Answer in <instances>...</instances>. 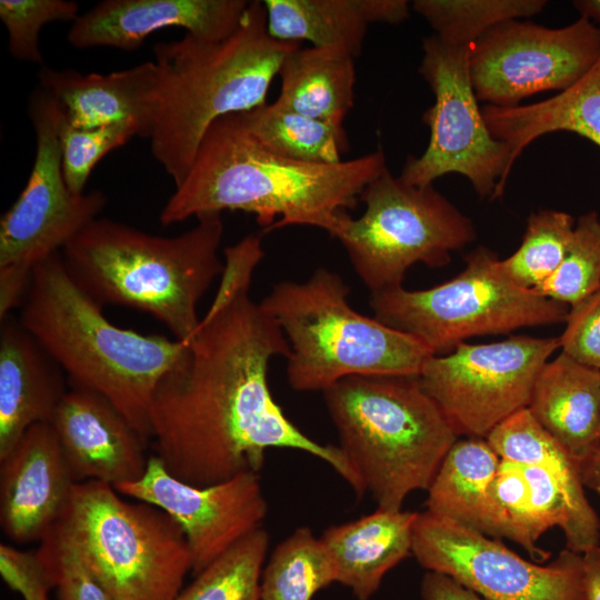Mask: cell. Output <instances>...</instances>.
Returning a JSON list of instances; mask_svg holds the SVG:
<instances>
[{
  "mask_svg": "<svg viewBox=\"0 0 600 600\" xmlns=\"http://www.w3.org/2000/svg\"><path fill=\"white\" fill-rule=\"evenodd\" d=\"M223 254L216 296L153 394L154 456L177 479L206 487L258 473L268 449H294L328 463L362 497V481L341 449L303 433L271 394L269 362L287 358L290 346L277 321L250 297L264 257L262 234H247Z\"/></svg>",
  "mask_w": 600,
  "mask_h": 600,
  "instance_id": "obj_1",
  "label": "cell"
},
{
  "mask_svg": "<svg viewBox=\"0 0 600 600\" xmlns=\"http://www.w3.org/2000/svg\"><path fill=\"white\" fill-rule=\"evenodd\" d=\"M386 169L381 150L328 164L282 158L262 148L232 113L209 128L159 220L170 226L231 210L254 214L264 231L289 226L327 231Z\"/></svg>",
  "mask_w": 600,
  "mask_h": 600,
  "instance_id": "obj_2",
  "label": "cell"
},
{
  "mask_svg": "<svg viewBox=\"0 0 600 600\" xmlns=\"http://www.w3.org/2000/svg\"><path fill=\"white\" fill-rule=\"evenodd\" d=\"M18 321L71 386L104 397L147 444L151 441L153 394L182 357L186 341L111 323L71 278L61 251L33 268Z\"/></svg>",
  "mask_w": 600,
  "mask_h": 600,
  "instance_id": "obj_3",
  "label": "cell"
},
{
  "mask_svg": "<svg viewBox=\"0 0 600 600\" xmlns=\"http://www.w3.org/2000/svg\"><path fill=\"white\" fill-rule=\"evenodd\" d=\"M299 47L270 36L262 1H250L238 28L222 40L186 33L153 46L159 82L151 152L174 187L212 123L264 104L281 63Z\"/></svg>",
  "mask_w": 600,
  "mask_h": 600,
  "instance_id": "obj_4",
  "label": "cell"
},
{
  "mask_svg": "<svg viewBox=\"0 0 600 600\" xmlns=\"http://www.w3.org/2000/svg\"><path fill=\"white\" fill-rule=\"evenodd\" d=\"M173 237L151 234L97 218L61 250L74 282L98 304H117L150 314L174 339L187 341L199 324L198 304L224 261L221 213L197 218Z\"/></svg>",
  "mask_w": 600,
  "mask_h": 600,
  "instance_id": "obj_5",
  "label": "cell"
},
{
  "mask_svg": "<svg viewBox=\"0 0 600 600\" xmlns=\"http://www.w3.org/2000/svg\"><path fill=\"white\" fill-rule=\"evenodd\" d=\"M322 393L338 447L381 509L428 490L460 437L419 376H351Z\"/></svg>",
  "mask_w": 600,
  "mask_h": 600,
  "instance_id": "obj_6",
  "label": "cell"
},
{
  "mask_svg": "<svg viewBox=\"0 0 600 600\" xmlns=\"http://www.w3.org/2000/svg\"><path fill=\"white\" fill-rule=\"evenodd\" d=\"M350 288L326 268L302 282L281 281L260 301L283 331L287 380L323 392L351 376H419L434 353L420 339L357 312Z\"/></svg>",
  "mask_w": 600,
  "mask_h": 600,
  "instance_id": "obj_7",
  "label": "cell"
},
{
  "mask_svg": "<svg viewBox=\"0 0 600 600\" xmlns=\"http://www.w3.org/2000/svg\"><path fill=\"white\" fill-rule=\"evenodd\" d=\"M57 524L113 600H174L191 572L180 526L110 484L76 483Z\"/></svg>",
  "mask_w": 600,
  "mask_h": 600,
  "instance_id": "obj_8",
  "label": "cell"
},
{
  "mask_svg": "<svg viewBox=\"0 0 600 600\" xmlns=\"http://www.w3.org/2000/svg\"><path fill=\"white\" fill-rule=\"evenodd\" d=\"M359 218L341 212L327 232L340 241L371 293L402 286L410 267L448 264L451 252L476 240L472 220L432 184L417 187L388 168L361 192Z\"/></svg>",
  "mask_w": 600,
  "mask_h": 600,
  "instance_id": "obj_9",
  "label": "cell"
},
{
  "mask_svg": "<svg viewBox=\"0 0 600 600\" xmlns=\"http://www.w3.org/2000/svg\"><path fill=\"white\" fill-rule=\"evenodd\" d=\"M464 261L459 274L436 287L371 293L374 318L420 339L434 354L472 337L566 321L569 306L513 283L492 250L478 247Z\"/></svg>",
  "mask_w": 600,
  "mask_h": 600,
  "instance_id": "obj_10",
  "label": "cell"
},
{
  "mask_svg": "<svg viewBox=\"0 0 600 600\" xmlns=\"http://www.w3.org/2000/svg\"><path fill=\"white\" fill-rule=\"evenodd\" d=\"M36 156L20 196L0 221V319L20 308L33 268L61 251L107 203L100 190L72 193L62 174L58 139L60 108L37 87L29 100Z\"/></svg>",
  "mask_w": 600,
  "mask_h": 600,
  "instance_id": "obj_11",
  "label": "cell"
},
{
  "mask_svg": "<svg viewBox=\"0 0 600 600\" xmlns=\"http://www.w3.org/2000/svg\"><path fill=\"white\" fill-rule=\"evenodd\" d=\"M471 47H457L437 36L422 40L419 72L434 94L422 121L430 128L427 149L408 156L399 179L423 187L448 173L464 176L476 192L497 199L513 167L510 147L489 131L469 72Z\"/></svg>",
  "mask_w": 600,
  "mask_h": 600,
  "instance_id": "obj_12",
  "label": "cell"
},
{
  "mask_svg": "<svg viewBox=\"0 0 600 600\" xmlns=\"http://www.w3.org/2000/svg\"><path fill=\"white\" fill-rule=\"evenodd\" d=\"M557 349L558 337L462 342L448 354L431 356L419 380L459 436L486 438L529 406L537 377Z\"/></svg>",
  "mask_w": 600,
  "mask_h": 600,
  "instance_id": "obj_13",
  "label": "cell"
},
{
  "mask_svg": "<svg viewBox=\"0 0 600 600\" xmlns=\"http://www.w3.org/2000/svg\"><path fill=\"white\" fill-rule=\"evenodd\" d=\"M412 556L487 600H582L583 557L562 550L547 566L528 561L498 539L429 511L418 512Z\"/></svg>",
  "mask_w": 600,
  "mask_h": 600,
  "instance_id": "obj_14",
  "label": "cell"
},
{
  "mask_svg": "<svg viewBox=\"0 0 600 600\" xmlns=\"http://www.w3.org/2000/svg\"><path fill=\"white\" fill-rule=\"evenodd\" d=\"M599 59L600 28L586 18L558 29L517 19L471 46L469 72L478 100L512 108L538 92L569 89Z\"/></svg>",
  "mask_w": 600,
  "mask_h": 600,
  "instance_id": "obj_15",
  "label": "cell"
},
{
  "mask_svg": "<svg viewBox=\"0 0 600 600\" xmlns=\"http://www.w3.org/2000/svg\"><path fill=\"white\" fill-rule=\"evenodd\" d=\"M113 488L120 494L160 508L180 526L189 546L193 577L262 528L268 513L258 473L244 472L198 487L170 474L154 454L149 456L140 479Z\"/></svg>",
  "mask_w": 600,
  "mask_h": 600,
  "instance_id": "obj_16",
  "label": "cell"
},
{
  "mask_svg": "<svg viewBox=\"0 0 600 600\" xmlns=\"http://www.w3.org/2000/svg\"><path fill=\"white\" fill-rule=\"evenodd\" d=\"M577 462L560 467L519 464L500 459L494 497L503 512L508 539L538 562L551 552L537 541L559 527L566 548L583 554L600 543V520L588 501Z\"/></svg>",
  "mask_w": 600,
  "mask_h": 600,
  "instance_id": "obj_17",
  "label": "cell"
},
{
  "mask_svg": "<svg viewBox=\"0 0 600 600\" xmlns=\"http://www.w3.org/2000/svg\"><path fill=\"white\" fill-rule=\"evenodd\" d=\"M50 424L76 483L94 480L114 487L143 476L146 441L101 394L71 386Z\"/></svg>",
  "mask_w": 600,
  "mask_h": 600,
  "instance_id": "obj_18",
  "label": "cell"
},
{
  "mask_svg": "<svg viewBox=\"0 0 600 600\" xmlns=\"http://www.w3.org/2000/svg\"><path fill=\"white\" fill-rule=\"evenodd\" d=\"M76 484L50 423L30 427L0 460V526L17 543L41 540Z\"/></svg>",
  "mask_w": 600,
  "mask_h": 600,
  "instance_id": "obj_19",
  "label": "cell"
},
{
  "mask_svg": "<svg viewBox=\"0 0 600 600\" xmlns=\"http://www.w3.org/2000/svg\"><path fill=\"white\" fill-rule=\"evenodd\" d=\"M246 0H104L80 14L67 39L77 49H138L150 34L169 27L197 38L218 41L239 26Z\"/></svg>",
  "mask_w": 600,
  "mask_h": 600,
  "instance_id": "obj_20",
  "label": "cell"
},
{
  "mask_svg": "<svg viewBox=\"0 0 600 600\" xmlns=\"http://www.w3.org/2000/svg\"><path fill=\"white\" fill-rule=\"evenodd\" d=\"M38 80L59 104L63 119L76 128L129 123L140 138L152 136L159 82L153 60L108 74L42 66Z\"/></svg>",
  "mask_w": 600,
  "mask_h": 600,
  "instance_id": "obj_21",
  "label": "cell"
},
{
  "mask_svg": "<svg viewBox=\"0 0 600 600\" xmlns=\"http://www.w3.org/2000/svg\"><path fill=\"white\" fill-rule=\"evenodd\" d=\"M68 391L61 368L17 320L1 321L0 460L33 424L50 423Z\"/></svg>",
  "mask_w": 600,
  "mask_h": 600,
  "instance_id": "obj_22",
  "label": "cell"
},
{
  "mask_svg": "<svg viewBox=\"0 0 600 600\" xmlns=\"http://www.w3.org/2000/svg\"><path fill=\"white\" fill-rule=\"evenodd\" d=\"M267 27L281 41H309L357 58L371 23L399 24L409 18L406 0H264Z\"/></svg>",
  "mask_w": 600,
  "mask_h": 600,
  "instance_id": "obj_23",
  "label": "cell"
},
{
  "mask_svg": "<svg viewBox=\"0 0 600 600\" xmlns=\"http://www.w3.org/2000/svg\"><path fill=\"white\" fill-rule=\"evenodd\" d=\"M527 408L579 463L598 448L600 370L560 352L542 367Z\"/></svg>",
  "mask_w": 600,
  "mask_h": 600,
  "instance_id": "obj_24",
  "label": "cell"
},
{
  "mask_svg": "<svg viewBox=\"0 0 600 600\" xmlns=\"http://www.w3.org/2000/svg\"><path fill=\"white\" fill-rule=\"evenodd\" d=\"M418 512L386 510L342 524L320 537L337 570V582L358 600H368L386 573L412 554L413 526Z\"/></svg>",
  "mask_w": 600,
  "mask_h": 600,
  "instance_id": "obj_25",
  "label": "cell"
},
{
  "mask_svg": "<svg viewBox=\"0 0 600 600\" xmlns=\"http://www.w3.org/2000/svg\"><path fill=\"white\" fill-rule=\"evenodd\" d=\"M499 464L500 458L484 438L458 439L427 490V511L490 538H508L493 491Z\"/></svg>",
  "mask_w": 600,
  "mask_h": 600,
  "instance_id": "obj_26",
  "label": "cell"
},
{
  "mask_svg": "<svg viewBox=\"0 0 600 600\" xmlns=\"http://www.w3.org/2000/svg\"><path fill=\"white\" fill-rule=\"evenodd\" d=\"M481 111L491 134L510 147L513 164L532 141L556 131L577 133L600 147V59L549 99L512 108L488 104Z\"/></svg>",
  "mask_w": 600,
  "mask_h": 600,
  "instance_id": "obj_27",
  "label": "cell"
},
{
  "mask_svg": "<svg viewBox=\"0 0 600 600\" xmlns=\"http://www.w3.org/2000/svg\"><path fill=\"white\" fill-rule=\"evenodd\" d=\"M354 57L330 48L291 51L280 66L276 103L307 117L343 124L354 103Z\"/></svg>",
  "mask_w": 600,
  "mask_h": 600,
  "instance_id": "obj_28",
  "label": "cell"
},
{
  "mask_svg": "<svg viewBox=\"0 0 600 600\" xmlns=\"http://www.w3.org/2000/svg\"><path fill=\"white\" fill-rule=\"evenodd\" d=\"M247 132L266 150L314 164L342 161L349 149L343 124L320 121L272 102L239 112Z\"/></svg>",
  "mask_w": 600,
  "mask_h": 600,
  "instance_id": "obj_29",
  "label": "cell"
},
{
  "mask_svg": "<svg viewBox=\"0 0 600 600\" xmlns=\"http://www.w3.org/2000/svg\"><path fill=\"white\" fill-rule=\"evenodd\" d=\"M332 582L333 560L321 538L304 526L274 548L262 571L260 600H312Z\"/></svg>",
  "mask_w": 600,
  "mask_h": 600,
  "instance_id": "obj_30",
  "label": "cell"
},
{
  "mask_svg": "<svg viewBox=\"0 0 600 600\" xmlns=\"http://www.w3.org/2000/svg\"><path fill=\"white\" fill-rule=\"evenodd\" d=\"M546 4L544 0H414L411 7L441 41L471 47L497 24L534 16Z\"/></svg>",
  "mask_w": 600,
  "mask_h": 600,
  "instance_id": "obj_31",
  "label": "cell"
},
{
  "mask_svg": "<svg viewBox=\"0 0 600 600\" xmlns=\"http://www.w3.org/2000/svg\"><path fill=\"white\" fill-rule=\"evenodd\" d=\"M269 536L259 528L194 577L174 600H260Z\"/></svg>",
  "mask_w": 600,
  "mask_h": 600,
  "instance_id": "obj_32",
  "label": "cell"
},
{
  "mask_svg": "<svg viewBox=\"0 0 600 600\" xmlns=\"http://www.w3.org/2000/svg\"><path fill=\"white\" fill-rule=\"evenodd\" d=\"M574 218L543 209L530 214L520 247L500 260L502 272L517 286L534 290L559 268L570 246Z\"/></svg>",
  "mask_w": 600,
  "mask_h": 600,
  "instance_id": "obj_33",
  "label": "cell"
},
{
  "mask_svg": "<svg viewBox=\"0 0 600 600\" xmlns=\"http://www.w3.org/2000/svg\"><path fill=\"white\" fill-rule=\"evenodd\" d=\"M600 288V219L597 211L581 216L563 261L533 291L569 307Z\"/></svg>",
  "mask_w": 600,
  "mask_h": 600,
  "instance_id": "obj_34",
  "label": "cell"
},
{
  "mask_svg": "<svg viewBox=\"0 0 600 600\" xmlns=\"http://www.w3.org/2000/svg\"><path fill=\"white\" fill-rule=\"evenodd\" d=\"M134 136H138V131L129 123L76 128L63 119L60 110L58 139L62 174L69 190L74 194L84 193L88 178L97 163Z\"/></svg>",
  "mask_w": 600,
  "mask_h": 600,
  "instance_id": "obj_35",
  "label": "cell"
},
{
  "mask_svg": "<svg viewBox=\"0 0 600 600\" xmlns=\"http://www.w3.org/2000/svg\"><path fill=\"white\" fill-rule=\"evenodd\" d=\"M79 4L70 0H1L0 19L8 31V50L19 61L42 64V28L54 21H74Z\"/></svg>",
  "mask_w": 600,
  "mask_h": 600,
  "instance_id": "obj_36",
  "label": "cell"
},
{
  "mask_svg": "<svg viewBox=\"0 0 600 600\" xmlns=\"http://www.w3.org/2000/svg\"><path fill=\"white\" fill-rule=\"evenodd\" d=\"M36 552L58 600H113L57 523L40 540Z\"/></svg>",
  "mask_w": 600,
  "mask_h": 600,
  "instance_id": "obj_37",
  "label": "cell"
},
{
  "mask_svg": "<svg viewBox=\"0 0 600 600\" xmlns=\"http://www.w3.org/2000/svg\"><path fill=\"white\" fill-rule=\"evenodd\" d=\"M559 339L561 352L600 370V288L569 307Z\"/></svg>",
  "mask_w": 600,
  "mask_h": 600,
  "instance_id": "obj_38",
  "label": "cell"
},
{
  "mask_svg": "<svg viewBox=\"0 0 600 600\" xmlns=\"http://www.w3.org/2000/svg\"><path fill=\"white\" fill-rule=\"evenodd\" d=\"M0 573L7 586L24 600H49L50 576L37 552L0 544Z\"/></svg>",
  "mask_w": 600,
  "mask_h": 600,
  "instance_id": "obj_39",
  "label": "cell"
},
{
  "mask_svg": "<svg viewBox=\"0 0 600 600\" xmlns=\"http://www.w3.org/2000/svg\"><path fill=\"white\" fill-rule=\"evenodd\" d=\"M422 600H487L452 578L428 571L421 581Z\"/></svg>",
  "mask_w": 600,
  "mask_h": 600,
  "instance_id": "obj_40",
  "label": "cell"
},
{
  "mask_svg": "<svg viewBox=\"0 0 600 600\" xmlns=\"http://www.w3.org/2000/svg\"><path fill=\"white\" fill-rule=\"evenodd\" d=\"M583 598L582 600H600V546L593 547L583 554Z\"/></svg>",
  "mask_w": 600,
  "mask_h": 600,
  "instance_id": "obj_41",
  "label": "cell"
},
{
  "mask_svg": "<svg viewBox=\"0 0 600 600\" xmlns=\"http://www.w3.org/2000/svg\"><path fill=\"white\" fill-rule=\"evenodd\" d=\"M583 486L600 496V449L578 463Z\"/></svg>",
  "mask_w": 600,
  "mask_h": 600,
  "instance_id": "obj_42",
  "label": "cell"
},
{
  "mask_svg": "<svg viewBox=\"0 0 600 600\" xmlns=\"http://www.w3.org/2000/svg\"><path fill=\"white\" fill-rule=\"evenodd\" d=\"M573 6L580 17L590 20L600 28V0H576Z\"/></svg>",
  "mask_w": 600,
  "mask_h": 600,
  "instance_id": "obj_43",
  "label": "cell"
},
{
  "mask_svg": "<svg viewBox=\"0 0 600 600\" xmlns=\"http://www.w3.org/2000/svg\"><path fill=\"white\" fill-rule=\"evenodd\" d=\"M597 449H600V431H599V441H598V448Z\"/></svg>",
  "mask_w": 600,
  "mask_h": 600,
  "instance_id": "obj_44",
  "label": "cell"
}]
</instances>
